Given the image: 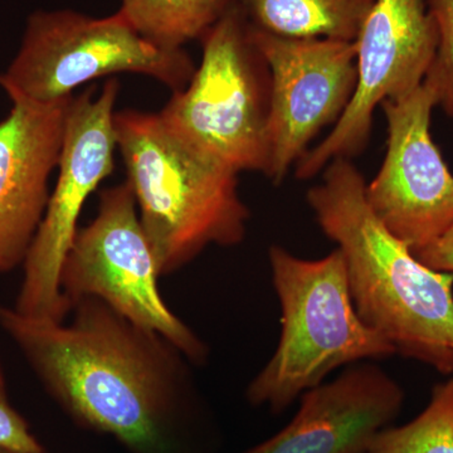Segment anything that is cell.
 Returning <instances> with one entry per match:
<instances>
[{
  "instance_id": "6da1fadb",
  "label": "cell",
  "mask_w": 453,
  "mask_h": 453,
  "mask_svg": "<svg viewBox=\"0 0 453 453\" xmlns=\"http://www.w3.org/2000/svg\"><path fill=\"white\" fill-rule=\"evenodd\" d=\"M70 316L42 320L0 303L3 332L74 423L130 453L217 452L193 365L177 347L95 297Z\"/></svg>"
},
{
  "instance_id": "7a4b0ae2",
  "label": "cell",
  "mask_w": 453,
  "mask_h": 453,
  "mask_svg": "<svg viewBox=\"0 0 453 453\" xmlns=\"http://www.w3.org/2000/svg\"><path fill=\"white\" fill-rule=\"evenodd\" d=\"M366 183L347 157L327 164L308 203L342 252L363 323L396 354L453 374V273L432 270L390 234L366 201Z\"/></svg>"
},
{
  "instance_id": "3957f363",
  "label": "cell",
  "mask_w": 453,
  "mask_h": 453,
  "mask_svg": "<svg viewBox=\"0 0 453 453\" xmlns=\"http://www.w3.org/2000/svg\"><path fill=\"white\" fill-rule=\"evenodd\" d=\"M113 127L160 277L186 267L211 244L243 242L250 211L237 173L181 142L157 113L124 110L115 112Z\"/></svg>"
},
{
  "instance_id": "277c9868",
  "label": "cell",
  "mask_w": 453,
  "mask_h": 453,
  "mask_svg": "<svg viewBox=\"0 0 453 453\" xmlns=\"http://www.w3.org/2000/svg\"><path fill=\"white\" fill-rule=\"evenodd\" d=\"M268 258L281 306V335L275 354L247 388L250 403L281 413L336 369L396 354L357 315L338 249L324 258L303 259L273 246Z\"/></svg>"
},
{
  "instance_id": "5b68a950",
  "label": "cell",
  "mask_w": 453,
  "mask_h": 453,
  "mask_svg": "<svg viewBox=\"0 0 453 453\" xmlns=\"http://www.w3.org/2000/svg\"><path fill=\"white\" fill-rule=\"evenodd\" d=\"M201 41V65L157 115L170 133L220 165L265 174L270 71L237 0Z\"/></svg>"
},
{
  "instance_id": "8992f818",
  "label": "cell",
  "mask_w": 453,
  "mask_h": 453,
  "mask_svg": "<svg viewBox=\"0 0 453 453\" xmlns=\"http://www.w3.org/2000/svg\"><path fill=\"white\" fill-rule=\"evenodd\" d=\"M195 73L186 50L145 40L120 11L92 18L61 9L37 11L28 18L22 46L0 74V86L7 94L56 103L73 97L85 83L115 73L144 74L177 92Z\"/></svg>"
},
{
  "instance_id": "52a82bcc",
  "label": "cell",
  "mask_w": 453,
  "mask_h": 453,
  "mask_svg": "<svg viewBox=\"0 0 453 453\" xmlns=\"http://www.w3.org/2000/svg\"><path fill=\"white\" fill-rule=\"evenodd\" d=\"M157 265L127 181L105 188L97 214L79 229L61 271V290L71 305L85 297L103 301L130 321L160 334L193 365L207 362V345L160 294Z\"/></svg>"
},
{
  "instance_id": "ba28073f",
  "label": "cell",
  "mask_w": 453,
  "mask_h": 453,
  "mask_svg": "<svg viewBox=\"0 0 453 453\" xmlns=\"http://www.w3.org/2000/svg\"><path fill=\"white\" fill-rule=\"evenodd\" d=\"M71 98L58 179L25 264L13 308L42 320L65 321L73 305L61 290L65 256L79 234V220L89 196L115 168V104L120 92L116 79L107 80Z\"/></svg>"
},
{
  "instance_id": "9c48e42d",
  "label": "cell",
  "mask_w": 453,
  "mask_h": 453,
  "mask_svg": "<svg viewBox=\"0 0 453 453\" xmlns=\"http://www.w3.org/2000/svg\"><path fill=\"white\" fill-rule=\"evenodd\" d=\"M356 42V91L332 133L300 157L301 180L365 148L375 109L425 81L436 57L438 32L425 0H374Z\"/></svg>"
},
{
  "instance_id": "30bf717a",
  "label": "cell",
  "mask_w": 453,
  "mask_h": 453,
  "mask_svg": "<svg viewBox=\"0 0 453 453\" xmlns=\"http://www.w3.org/2000/svg\"><path fill=\"white\" fill-rule=\"evenodd\" d=\"M251 38L270 71L265 174L279 184L310 142L323 127L335 125L350 104L357 79V42L279 37L252 26Z\"/></svg>"
},
{
  "instance_id": "8fae6325",
  "label": "cell",
  "mask_w": 453,
  "mask_h": 453,
  "mask_svg": "<svg viewBox=\"0 0 453 453\" xmlns=\"http://www.w3.org/2000/svg\"><path fill=\"white\" fill-rule=\"evenodd\" d=\"M380 106L388 148L377 177L366 184V201L390 234L417 252L453 225V175L429 130L437 95L423 81Z\"/></svg>"
},
{
  "instance_id": "7c38bea8",
  "label": "cell",
  "mask_w": 453,
  "mask_h": 453,
  "mask_svg": "<svg viewBox=\"0 0 453 453\" xmlns=\"http://www.w3.org/2000/svg\"><path fill=\"white\" fill-rule=\"evenodd\" d=\"M8 95L13 107L0 121V275L23 267L43 220L73 97L37 103Z\"/></svg>"
},
{
  "instance_id": "4fadbf2b",
  "label": "cell",
  "mask_w": 453,
  "mask_h": 453,
  "mask_svg": "<svg viewBox=\"0 0 453 453\" xmlns=\"http://www.w3.org/2000/svg\"><path fill=\"white\" fill-rule=\"evenodd\" d=\"M403 402V389L380 366L357 363L303 393L294 419L246 453H365Z\"/></svg>"
},
{
  "instance_id": "5bb4252c",
  "label": "cell",
  "mask_w": 453,
  "mask_h": 453,
  "mask_svg": "<svg viewBox=\"0 0 453 453\" xmlns=\"http://www.w3.org/2000/svg\"><path fill=\"white\" fill-rule=\"evenodd\" d=\"M250 25L285 38L357 41L374 0H237Z\"/></svg>"
},
{
  "instance_id": "9a60e30c",
  "label": "cell",
  "mask_w": 453,
  "mask_h": 453,
  "mask_svg": "<svg viewBox=\"0 0 453 453\" xmlns=\"http://www.w3.org/2000/svg\"><path fill=\"white\" fill-rule=\"evenodd\" d=\"M234 0H121L119 11L145 40L168 50L201 40Z\"/></svg>"
},
{
  "instance_id": "2e32d148",
  "label": "cell",
  "mask_w": 453,
  "mask_h": 453,
  "mask_svg": "<svg viewBox=\"0 0 453 453\" xmlns=\"http://www.w3.org/2000/svg\"><path fill=\"white\" fill-rule=\"evenodd\" d=\"M365 453H453V377L434 387L413 421L381 429Z\"/></svg>"
},
{
  "instance_id": "e0dca14e",
  "label": "cell",
  "mask_w": 453,
  "mask_h": 453,
  "mask_svg": "<svg viewBox=\"0 0 453 453\" xmlns=\"http://www.w3.org/2000/svg\"><path fill=\"white\" fill-rule=\"evenodd\" d=\"M438 32L434 64L426 74L437 95L438 106L453 118V0H425Z\"/></svg>"
},
{
  "instance_id": "ac0fdd59",
  "label": "cell",
  "mask_w": 453,
  "mask_h": 453,
  "mask_svg": "<svg viewBox=\"0 0 453 453\" xmlns=\"http://www.w3.org/2000/svg\"><path fill=\"white\" fill-rule=\"evenodd\" d=\"M0 451L7 453H46L38 438L9 399L7 380L0 362Z\"/></svg>"
},
{
  "instance_id": "d6986e66",
  "label": "cell",
  "mask_w": 453,
  "mask_h": 453,
  "mask_svg": "<svg viewBox=\"0 0 453 453\" xmlns=\"http://www.w3.org/2000/svg\"><path fill=\"white\" fill-rule=\"evenodd\" d=\"M413 253L425 266L440 273H453V225L436 241Z\"/></svg>"
},
{
  "instance_id": "ffe728a7",
  "label": "cell",
  "mask_w": 453,
  "mask_h": 453,
  "mask_svg": "<svg viewBox=\"0 0 453 453\" xmlns=\"http://www.w3.org/2000/svg\"><path fill=\"white\" fill-rule=\"evenodd\" d=\"M0 453H7V452H4V451H0Z\"/></svg>"
}]
</instances>
